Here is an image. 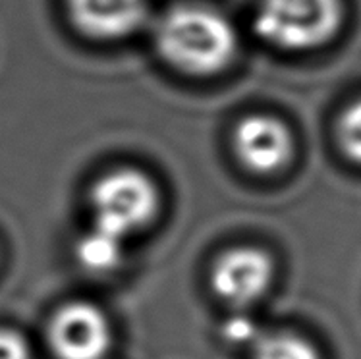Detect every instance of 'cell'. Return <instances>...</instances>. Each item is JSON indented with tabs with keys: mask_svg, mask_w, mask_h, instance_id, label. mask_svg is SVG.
Returning <instances> with one entry per match:
<instances>
[{
	"mask_svg": "<svg viewBox=\"0 0 361 359\" xmlns=\"http://www.w3.org/2000/svg\"><path fill=\"white\" fill-rule=\"evenodd\" d=\"M155 49L169 66L190 75H214L230 66L238 52V31L213 8L178 4L157 20Z\"/></svg>",
	"mask_w": 361,
	"mask_h": 359,
	"instance_id": "6da1fadb",
	"label": "cell"
},
{
	"mask_svg": "<svg viewBox=\"0 0 361 359\" xmlns=\"http://www.w3.org/2000/svg\"><path fill=\"white\" fill-rule=\"evenodd\" d=\"M66 6L83 35L114 41L132 35L145 23L149 0H66Z\"/></svg>",
	"mask_w": 361,
	"mask_h": 359,
	"instance_id": "52a82bcc",
	"label": "cell"
},
{
	"mask_svg": "<svg viewBox=\"0 0 361 359\" xmlns=\"http://www.w3.org/2000/svg\"><path fill=\"white\" fill-rule=\"evenodd\" d=\"M111 324L85 301L60 308L49 324V342L59 359H103L111 348Z\"/></svg>",
	"mask_w": 361,
	"mask_h": 359,
	"instance_id": "277c9868",
	"label": "cell"
},
{
	"mask_svg": "<svg viewBox=\"0 0 361 359\" xmlns=\"http://www.w3.org/2000/svg\"><path fill=\"white\" fill-rule=\"evenodd\" d=\"M292 135L281 120L267 114L245 116L234 130V151L245 169L273 174L292 157Z\"/></svg>",
	"mask_w": 361,
	"mask_h": 359,
	"instance_id": "8992f818",
	"label": "cell"
},
{
	"mask_svg": "<svg viewBox=\"0 0 361 359\" xmlns=\"http://www.w3.org/2000/svg\"><path fill=\"white\" fill-rule=\"evenodd\" d=\"M340 22V0H259L253 30L265 43L298 52L329 43Z\"/></svg>",
	"mask_w": 361,
	"mask_h": 359,
	"instance_id": "7a4b0ae2",
	"label": "cell"
},
{
	"mask_svg": "<svg viewBox=\"0 0 361 359\" xmlns=\"http://www.w3.org/2000/svg\"><path fill=\"white\" fill-rule=\"evenodd\" d=\"M253 359H321L317 350L298 334L276 332L259 336L253 344Z\"/></svg>",
	"mask_w": 361,
	"mask_h": 359,
	"instance_id": "9c48e42d",
	"label": "cell"
},
{
	"mask_svg": "<svg viewBox=\"0 0 361 359\" xmlns=\"http://www.w3.org/2000/svg\"><path fill=\"white\" fill-rule=\"evenodd\" d=\"M122 238L93 224V228L75 242V257L89 272H109L122 261Z\"/></svg>",
	"mask_w": 361,
	"mask_h": 359,
	"instance_id": "ba28073f",
	"label": "cell"
},
{
	"mask_svg": "<svg viewBox=\"0 0 361 359\" xmlns=\"http://www.w3.org/2000/svg\"><path fill=\"white\" fill-rule=\"evenodd\" d=\"M222 332H224V338L232 342V344H255V340H257V329H255V324L251 319L243 315H236L228 319L224 327H222Z\"/></svg>",
	"mask_w": 361,
	"mask_h": 359,
	"instance_id": "8fae6325",
	"label": "cell"
},
{
	"mask_svg": "<svg viewBox=\"0 0 361 359\" xmlns=\"http://www.w3.org/2000/svg\"><path fill=\"white\" fill-rule=\"evenodd\" d=\"M91 209L95 226L126 240L153 220L159 211V191L141 170H112L93 185Z\"/></svg>",
	"mask_w": 361,
	"mask_h": 359,
	"instance_id": "3957f363",
	"label": "cell"
},
{
	"mask_svg": "<svg viewBox=\"0 0 361 359\" xmlns=\"http://www.w3.org/2000/svg\"><path fill=\"white\" fill-rule=\"evenodd\" d=\"M336 133L340 147L348 159L361 164V99L342 112Z\"/></svg>",
	"mask_w": 361,
	"mask_h": 359,
	"instance_id": "30bf717a",
	"label": "cell"
},
{
	"mask_svg": "<svg viewBox=\"0 0 361 359\" xmlns=\"http://www.w3.org/2000/svg\"><path fill=\"white\" fill-rule=\"evenodd\" d=\"M0 359H30V348L18 332L0 329Z\"/></svg>",
	"mask_w": 361,
	"mask_h": 359,
	"instance_id": "7c38bea8",
	"label": "cell"
},
{
	"mask_svg": "<svg viewBox=\"0 0 361 359\" xmlns=\"http://www.w3.org/2000/svg\"><path fill=\"white\" fill-rule=\"evenodd\" d=\"M274 264L269 253L257 248H234L214 261L211 286L230 305L245 308L271 288Z\"/></svg>",
	"mask_w": 361,
	"mask_h": 359,
	"instance_id": "5b68a950",
	"label": "cell"
}]
</instances>
